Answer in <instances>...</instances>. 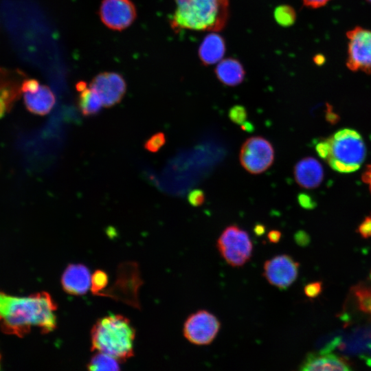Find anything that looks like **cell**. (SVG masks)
<instances>
[{"mask_svg": "<svg viewBox=\"0 0 371 371\" xmlns=\"http://www.w3.org/2000/svg\"><path fill=\"white\" fill-rule=\"evenodd\" d=\"M273 16L278 25L289 27L294 24L296 20V12L291 5H281L275 9Z\"/></svg>", "mask_w": 371, "mask_h": 371, "instance_id": "22", "label": "cell"}, {"mask_svg": "<svg viewBox=\"0 0 371 371\" xmlns=\"http://www.w3.org/2000/svg\"><path fill=\"white\" fill-rule=\"evenodd\" d=\"M282 237V233L276 229L271 230L267 234V238L271 243H277L280 241Z\"/></svg>", "mask_w": 371, "mask_h": 371, "instance_id": "34", "label": "cell"}, {"mask_svg": "<svg viewBox=\"0 0 371 371\" xmlns=\"http://www.w3.org/2000/svg\"><path fill=\"white\" fill-rule=\"evenodd\" d=\"M0 360H1V355H0Z\"/></svg>", "mask_w": 371, "mask_h": 371, "instance_id": "40", "label": "cell"}, {"mask_svg": "<svg viewBox=\"0 0 371 371\" xmlns=\"http://www.w3.org/2000/svg\"><path fill=\"white\" fill-rule=\"evenodd\" d=\"M357 232L364 239L371 237V214L366 216L359 223Z\"/></svg>", "mask_w": 371, "mask_h": 371, "instance_id": "27", "label": "cell"}, {"mask_svg": "<svg viewBox=\"0 0 371 371\" xmlns=\"http://www.w3.org/2000/svg\"><path fill=\"white\" fill-rule=\"evenodd\" d=\"M325 139L327 153L324 160L332 169L339 173H351L361 167L366 159V147L358 131L341 128Z\"/></svg>", "mask_w": 371, "mask_h": 371, "instance_id": "4", "label": "cell"}, {"mask_svg": "<svg viewBox=\"0 0 371 371\" xmlns=\"http://www.w3.org/2000/svg\"><path fill=\"white\" fill-rule=\"evenodd\" d=\"M108 283L106 273L102 270H98L91 275V289L94 293H99L106 288Z\"/></svg>", "mask_w": 371, "mask_h": 371, "instance_id": "23", "label": "cell"}, {"mask_svg": "<svg viewBox=\"0 0 371 371\" xmlns=\"http://www.w3.org/2000/svg\"><path fill=\"white\" fill-rule=\"evenodd\" d=\"M326 118L330 124H335L339 120V115L333 111V107L329 104H326Z\"/></svg>", "mask_w": 371, "mask_h": 371, "instance_id": "31", "label": "cell"}, {"mask_svg": "<svg viewBox=\"0 0 371 371\" xmlns=\"http://www.w3.org/2000/svg\"><path fill=\"white\" fill-rule=\"evenodd\" d=\"M79 92L78 104L81 113L84 116H92L98 113L103 105L98 93L87 86Z\"/></svg>", "mask_w": 371, "mask_h": 371, "instance_id": "19", "label": "cell"}, {"mask_svg": "<svg viewBox=\"0 0 371 371\" xmlns=\"http://www.w3.org/2000/svg\"><path fill=\"white\" fill-rule=\"evenodd\" d=\"M299 266L291 256L278 255L265 262L262 275L270 284L285 290L296 280Z\"/></svg>", "mask_w": 371, "mask_h": 371, "instance_id": "9", "label": "cell"}, {"mask_svg": "<svg viewBox=\"0 0 371 371\" xmlns=\"http://www.w3.org/2000/svg\"><path fill=\"white\" fill-rule=\"evenodd\" d=\"M348 39L347 67L371 74V30L357 26L346 32Z\"/></svg>", "mask_w": 371, "mask_h": 371, "instance_id": "7", "label": "cell"}, {"mask_svg": "<svg viewBox=\"0 0 371 371\" xmlns=\"http://www.w3.org/2000/svg\"><path fill=\"white\" fill-rule=\"evenodd\" d=\"M25 78V74L20 69L0 67V118L11 110L22 95Z\"/></svg>", "mask_w": 371, "mask_h": 371, "instance_id": "12", "label": "cell"}, {"mask_svg": "<svg viewBox=\"0 0 371 371\" xmlns=\"http://www.w3.org/2000/svg\"><path fill=\"white\" fill-rule=\"evenodd\" d=\"M99 16L108 28L121 31L134 22L137 10L131 0H102Z\"/></svg>", "mask_w": 371, "mask_h": 371, "instance_id": "10", "label": "cell"}, {"mask_svg": "<svg viewBox=\"0 0 371 371\" xmlns=\"http://www.w3.org/2000/svg\"><path fill=\"white\" fill-rule=\"evenodd\" d=\"M323 283L322 281H316L307 284L304 288L305 295L311 299L318 297L322 292Z\"/></svg>", "mask_w": 371, "mask_h": 371, "instance_id": "26", "label": "cell"}, {"mask_svg": "<svg viewBox=\"0 0 371 371\" xmlns=\"http://www.w3.org/2000/svg\"><path fill=\"white\" fill-rule=\"evenodd\" d=\"M297 183L306 189L318 187L324 179V170L319 161L312 157L300 159L294 166Z\"/></svg>", "mask_w": 371, "mask_h": 371, "instance_id": "15", "label": "cell"}, {"mask_svg": "<svg viewBox=\"0 0 371 371\" xmlns=\"http://www.w3.org/2000/svg\"><path fill=\"white\" fill-rule=\"evenodd\" d=\"M93 88L101 98L104 107H111L118 104L126 91V83L124 78L115 72H102L91 80Z\"/></svg>", "mask_w": 371, "mask_h": 371, "instance_id": "11", "label": "cell"}, {"mask_svg": "<svg viewBox=\"0 0 371 371\" xmlns=\"http://www.w3.org/2000/svg\"><path fill=\"white\" fill-rule=\"evenodd\" d=\"M300 370H350L351 365L345 357L325 348L319 352L308 353L299 368Z\"/></svg>", "mask_w": 371, "mask_h": 371, "instance_id": "13", "label": "cell"}, {"mask_svg": "<svg viewBox=\"0 0 371 371\" xmlns=\"http://www.w3.org/2000/svg\"><path fill=\"white\" fill-rule=\"evenodd\" d=\"M91 274L88 268L81 264L69 265L64 271L61 284L69 294L80 295L91 288Z\"/></svg>", "mask_w": 371, "mask_h": 371, "instance_id": "14", "label": "cell"}, {"mask_svg": "<svg viewBox=\"0 0 371 371\" xmlns=\"http://www.w3.org/2000/svg\"><path fill=\"white\" fill-rule=\"evenodd\" d=\"M240 128L243 131L248 133H251L254 131V126L251 122L247 121L240 124Z\"/></svg>", "mask_w": 371, "mask_h": 371, "instance_id": "36", "label": "cell"}, {"mask_svg": "<svg viewBox=\"0 0 371 371\" xmlns=\"http://www.w3.org/2000/svg\"><path fill=\"white\" fill-rule=\"evenodd\" d=\"M218 80L227 86H236L245 78V71L242 64L236 59L228 58L222 60L215 69Z\"/></svg>", "mask_w": 371, "mask_h": 371, "instance_id": "18", "label": "cell"}, {"mask_svg": "<svg viewBox=\"0 0 371 371\" xmlns=\"http://www.w3.org/2000/svg\"><path fill=\"white\" fill-rule=\"evenodd\" d=\"M57 306L52 296L42 291L28 296H14L0 291V328L20 337L38 327L42 333L56 327Z\"/></svg>", "mask_w": 371, "mask_h": 371, "instance_id": "1", "label": "cell"}, {"mask_svg": "<svg viewBox=\"0 0 371 371\" xmlns=\"http://www.w3.org/2000/svg\"><path fill=\"white\" fill-rule=\"evenodd\" d=\"M120 361L115 358L98 352L90 360L87 367L91 370H118Z\"/></svg>", "mask_w": 371, "mask_h": 371, "instance_id": "20", "label": "cell"}, {"mask_svg": "<svg viewBox=\"0 0 371 371\" xmlns=\"http://www.w3.org/2000/svg\"><path fill=\"white\" fill-rule=\"evenodd\" d=\"M297 201L299 205L306 210H312L316 206V201L313 198L304 192L300 193L297 195Z\"/></svg>", "mask_w": 371, "mask_h": 371, "instance_id": "29", "label": "cell"}, {"mask_svg": "<svg viewBox=\"0 0 371 371\" xmlns=\"http://www.w3.org/2000/svg\"><path fill=\"white\" fill-rule=\"evenodd\" d=\"M220 327V322L214 315L205 310H199L186 319L183 332L190 343L205 346L213 341Z\"/></svg>", "mask_w": 371, "mask_h": 371, "instance_id": "8", "label": "cell"}, {"mask_svg": "<svg viewBox=\"0 0 371 371\" xmlns=\"http://www.w3.org/2000/svg\"><path fill=\"white\" fill-rule=\"evenodd\" d=\"M217 249L227 264L239 267L247 263L251 257L252 242L248 233L239 227H227L217 240Z\"/></svg>", "mask_w": 371, "mask_h": 371, "instance_id": "5", "label": "cell"}, {"mask_svg": "<svg viewBox=\"0 0 371 371\" xmlns=\"http://www.w3.org/2000/svg\"><path fill=\"white\" fill-rule=\"evenodd\" d=\"M205 199V194L202 190L195 189L192 190L188 196L189 203L194 207L201 205Z\"/></svg>", "mask_w": 371, "mask_h": 371, "instance_id": "28", "label": "cell"}, {"mask_svg": "<svg viewBox=\"0 0 371 371\" xmlns=\"http://www.w3.org/2000/svg\"><path fill=\"white\" fill-rule=\"evenodd\" d=\"M239 159L242 166L249 173L258 175L266 171L273 163L272 144L260 136L247 138L243 144Z\"/></svg>", "mask_w": 371, "mask_h": 371, "instance_id": "6", "label": "cell"}, {"mask_svg": "<svg viewBox=\"0 0 371 371\" xmlns=\"http://www.w3.org/2000/svg\"><path fill=\"white\" fill-rule=\"evenodd\" d=\"M352 294L358 308L371 317V287L359 284L352 289Z\"/></svg>", "mask_w": 371, "mask_h": 371, "instance_id": "21", "label": "cell"}, {"mask_svg": "<svg viewBox=\"0 0 371 371\" xmlns=\"http://www.w3.org/2000/svg\"><path fill=\"white\" fill-rule=\"evenodd\" d=\"M176 10L170 19L172 29L218 32L227 24L229 0H175Z\"/></svg>", "mask_w": 371, "mask_h": 371, "instance_id": "2", "label": "cell"}, {"mask_svg": "<svg viewBox=\"0 0 371 371\" xmlns=\"http://www.w3.org/2000/svg\"><path fill=\"white\" fill-rule=\"evenodd\" d=\"M166 143L164 133L159 132L151 136L144 144V148L150 152H157Z\"/></svg>", "mask_w": 371, "mask_h": 371, "instance_id": "24", "label": "cell"}, {"mask_svg": "<svg viewBox=\"0 0 371 371\" xmlns=\"http://www.w3.org/2000/svg\"><path fill=\"white\" fill-rule=\"evenodd\" d=\"M294 240L300 247H306L310 244V236L303 230H299L294 234Z\"/></svg>", "mask_w": 371, "mask_h": 371, "instance_id": "30", "label": "cell"}, {"mask_svg": "<svg viewBox=\"0 0 371 371\" xmlns=\"http://www.w3.org/2000/svg\"><path fill=\"white\" fill-rule=\"evenodd\" d=\"M135 330L130 320L111 315L98 320L91 331V349L120 361L133 356Z\"/></svg>", "mask_w": 371, "mask_h": 371, "instance_id": "3", "label": "cell"}, {"mask_svg": "<svg viewBox=\"0 0 371 371\" xmlns=\"http://www.w3.org/2000/svg\"><path fill=\"white\" fill-rule=\"evenodd\" d=\"M362 181L368 185L369 190L371 193V164L366 167L361 177Z\"/></svg>", "mask_w": 371, "mask_h": 371, "instance_id": "33", "label": "cell"}, {"mask_svg": "<svg viewBox=\"0 0 371 371\" xmlns=\"http://www.w3.org/2000/svg\"><path fill=\"white\" fill-rule=\"evenodd\" d=\"M225 52L224 38L218 34L211 33L203 40L199 48V56L204 65L220 61Z\"/></svg>", "mask_w": 371, "mask_h": 371, "instance_id": "17", "label": "cell"}, {"mask_svg": "<svg viewBox=\"0 0 371 371\" xmlns=\"http://www.w3.org/2000/svg\"><path fill=\"white\" fill-rule=\"evenodd\" d=\"M265 231H266L265 226L261 223H257L256 225H255L254 227V232L258 236H260L263 235Z\"/></svg>", "mask_w": 371, "mask_h": 371, "instance_id": "35", "label": "cell"}, {"mask_svg": "<svg viewBox=\"0 0 371 371\" xmlns=\"http://www.w3.org/2000/svg\"><path fill=\"white\" fill-rule=\"evenodd\" d=\"M228 117L236 124H242L247 118V112L245 106L234 105L228 111Z\"/></svg>", "mask_w": 371, "mask_h": 371, "instance_id": "25", "label": "cell"}, {"mask_svg": "<svg viewBox=\"0 0 371 371\" xmlns=\"http://www.w3.org/2000/svg\"><path fill=\"white\" fill-rule=\"evenodd\" d=\"M23 95L27 109L38 115L49 113L56 102L53 91L49 87L43 85H41L34 91L23 93Z\"/></svg>", "mask_w": 371, "mask_h": 371, "instance_id": "16", "label": "cell"}, {"mask_svg": "<svg viewBox=\"0 0 371 371\" xmlns=\"http://www.w3.org/2000/svg\"><path fill=\"white\" fill-rule=\"evenodd\" d=\"M369 278L371 280V269H370V273H369Z\"/></svg>", "mask_w": 371, "mask_h": 371, "instance_id": "38", "label": "cell"}, {"mask_svg": "<svg viewBox=\"0 0 371 371\" xmlns=\"http://www.w3.org/2000/svg\"><path fill=\"white\" fill-rule=\"evenodd\" d=\"M367 2L371 3V0H366Z\"/></svg>", "mask_w": 371, "mask_h": 371, "instance_id": "39", "label": "cell"}, {"mask_svg": "<svg viewBox=\"0 0 371 371\" xmlns=\"http://www.w3.org/2000/svg\"><path fill=\"white\" fill-rule=\"evenodd\" d=\"M330 0H302L304 5L312 8H318L325 5Z\"/></svg>", "mask_w": 371, "mask_h": 371, "instance_id": "32", "label": "cell"}, {"mask_svg": "<svg viewBox=\"0 0 371 371\" xmlns=\"http://www.w3.org/2000/svg\"><path fill=\"white\" fill-rule=\"evenodd\" d=\"M313 60L314 63L317 65L320 66V65H323L325 63L326 58L323 54H317L314 56Z\"/></svg>", "mask_w": 371, "mask_h": 371, "instance_id": "37", "label": "cell"}]
</instances>
